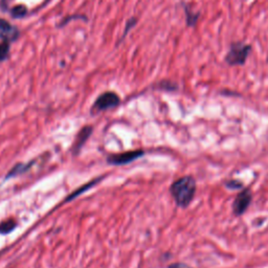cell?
Listing matches in <instances>:
<instances>
[{"label": "cell", "instance_id": "cell-1", "mask_svg": "<svg viewBox=\"0 0 268 268\" xmlns=\"http://www.w3.org/2000/svg\"><path fill=\"white\" fill-rule=\"evenodd\" d=\"M197 192V183L194 176L185 175L176 179L170 186V194L176 205L180 209H187L194 200Z\"/></svg>", "mask_w": 268, "mask_h": 268}, {"label": "cell", "instance_id": "cell-2", "mask_svg": "<svg viewBox=\"0 0 268 268\" xmlns=\"http://www.w3.org/2000/svg\"><path fill=\"white\" fill-rule=\"evenodd\" d=\"M253 46L243 41L231 42L224 61L229 66H244L249 55L252 54Z\"/></svg>", "mask_w": 268, "mask_h": 268}, {"label": "cell", "instance_id": "cell-3", "mask_svg": "<svg viewBox=\"0 0 268 268\" xmlns=\"http://www.w3.org/2000/svg\"><path fill=\"white\" fill-rule=\"evenodd\" d=\"M253 201V192L249 188H243L235 197L231 204V213L235 217H241L249 209Z\"/></svg>", "mask_w": 268, "mask_h": 268}, {"label": "cell", "instance_id": "cell-4", "mask_svg": "<svg viewBox=\"0 0 268 268\" xmlns=\"http://www.w3.org/2000/svg\"><path fill=\"white\" fill-rule=\"evenodd\" d=\"M120 104V98L115 91H106L102 93L99 98L94 101L91 107L92 114H99L102 111L114 109Z\"/></svg>", "mask_w": 268, "mask_h": 268}, {"label": "cell", "instance_id": "cell-5", "mask_svg": "<svg viewBox=\"0 0 268 268\" xmlns=\"http://www.w3.org/2000/svg\"><path fill=\"white\" fill-rule=\"evenodd\" d=\"M144 155H145V151L141 149L126 151V152L118 153V154H111L110 156L107 157V162L112 166H124L143 157Z\"/></svg>", "mask_w": 268, "mask_h": 268}, {"label": "cell", "instance_id": "cell-6", "mask_svg": "<svg viewBox=\"0 0 268 268\" xmlns=\"http://www.w3.org/2000/svg\"><path fill=\"white\" fill-rule=\"evenodd\" d=\"M20 37V31L13 27L7 20L0 18V39L10 41L11 43L18 40Z\"/></svg>", "mask_w": 268, "mask_h": 268}, {"label": "cell", "instance_id": "cell-7", "mask_svg": "<svg viewBox=\"0 0 268 268\" xmlns=\"http://www.w3.org/2000/svg\"><path fill=\"white\" fill-rule=\"evenodd\" d=\"M92 132H93L92 126H85L81 129L80 132L77 133V138H76L74 147H73L74 155H77L80 153V151L83 148V146L85 145L86 142L88 141V138L91 136Z\"/></svg>", "mask_w": 268, "mask_h": 268}, {"label": "cell", "instance_id": "cell-8", "mask_svg": "<svg viewBox=\"0 0 268 268\" xmlns=\"http://www.w3.org/2000/svg\"><path fill=\"white\" fill-rule=\"evenodd\" d=\"M181 5H183L184 12L186 15V23L188 28H195L196 24L198 23L200 19L201 13L200 12H195L191 5H189L186 2H181Z\"/></svg>", "mask_w": 268, "mask_h": 268}, {"label": "cell", "instance_id": "cell-9", "mask_svg": "<svg viewBox=\"0 0 268 268\" xmlns=\"http://www.w3.org/2000/svg\"><path fill=\"white\" fill-rule=\"evenodd\" d=\"M35 162H36V160H32L30 162H27V163H23V162H18L16 163V165L7 172V174L5 175V180L10 179V178H14V177H17V176H20L22 174H24V173H27L28 171H30L34 165Z\"/></svg>", "mask_w": 268, "mask_h": 268}, {"label": "cell", "instance_id": "cell-10", "mask_svg": "<svg viewBox=\"0 0 268 268\" xmlns=\"http://www.w3.org/2000/svg\"><path fill=\"white\" fill-rule=\"evenodd\" d=\"M104 178V176H101V177H99V178H96V179H93V180H91V181H89V183H87V184H85V185H83L82 187H80L79 189H77L76 190V191L74 192V193H72L71 195H69V196H67V198H66V199H65V202H68V201H72V200H74V199H76V198L77 197H79L80 195H82L83 193H85V192H87L88 191V190H90L91 188H93L94 186H96V185H98L99 183H101V180Z\"/></svg>", "mask_w": 268, "mask_h": 268}, {"label": "cell", "instance_id": "cell-11", "mask_svg": "<svg viewBox=\"0 0 268 268\" xmlns=\"http://www.w3.org/2000/svg\"><path fill=\"white\" fill-rule=\"evenodd\" d=\"M155 88L167 92H175L179 89V86L176 82H173L170 80H161L155 85Z\"/></svg>", "mask_w": 268, "mask_h": 268}, {"label": "cell", "instance_id": "cell-12", "mask_svg": "<svg viewBox=\"0 0 268 268\" xmlns=\"http://www.w3.org/2000/svg\"><path fill=\"white\" fill-rule=\"evenodd\" d=\"M17 226H18V224H17L16 220L14 219H7L2 221L0 223V234L1 235L11 234V232L14 231V230L17 228Z\"/></svg>", "mask_w": 268, "mask_h": 268}, {"label": "cell", "instance_id": "cell-13", "mask_svg": "<svg viewBox=\"0 0 268 268\" xmlns=\"http://www.w3.org/2000/svg\"><path fill=\"white\" fill-rule=\"evenodd\" d=\"M10 14L12 16V18L14 19H20V18H24L25 16H28L29 14V10L28 7L23 5V4H18L15 5L11 8Z\"/></svg>", "mask_w": 268, "mask_h": 268}, {"label": "cell", "instance_id": "cell-14", "mask_svg": "<svg viewBox=\"0 0 268 268\" xmlns=\"http://www.w3.org/2000/svg\"><path fill=\"white\" fill-rule=\"evenodd\" d=\"M10 49H11V42L2 40L0 43V62H4L5 60L10 56Z\"/></svg>", "mask_w": 268, "mask_h": 268}, {"label": "cell", "instance_id": "cell-15", "mask_svg": "<svg viewBox=\"0 0 268 268\" xmlns=\"http://www.w3.org/2000/svg\"><path fill=\"white\" fill-rule=\"evenodd\" d=\"M74 20H84V21H87L88 18L85 15H80V14L69 15V16H66L65 18L58 24V28H63V27H65V25H67L69 22L74 21Z\"/></svg>", "mask_w": 268, "mask_h": 268}, {"label": "cell", "instance_id": "cell-16", "mask_svg": "<svg viewBox=\"0 0 268 268\" xmlns=\"http://www.w3.org/2000/svg\"><path fill=\"white\" fill-rule=\"evenodd\" d=\"M224 187L230 191H238V190H242L244 188V184L239 179H229L224 183Z\"/></svg>", "mask_w": 268, "mask_h": 268}, {"label": "cell", "instance_id": "cell-17", "mask_svg": "<svg viewBox=\"0 0 268 268\" xmlns=\"http://www.w3.org/2000/svg\"><path fill=\"white\" fill-rule=\"evenodd\" d=\"M137 21H138V20H137V18H135V17H132V18H130V19H129V20L127 21V23H126V25H125V30H124V33H123V36L120 37V39L118 40L117 45L119 44V43H122V41L128 36L129 32H130V31L135 27L136 23H137Z\"/></svg>", "mask_w": 268, "mask_h": 268}, {"label": "cell", "instance_id": "cell-18", "mask_svg": "<svg viewBox=\"0 0 268 268\" xmlns=\"http://www.w3.org/2000/svg\"><path fill=\"white\" fill-rule=\"evenodd\" d=\"M167 268H194L192 266H190L186 263H181V262H176V263H172L168 265Z\"/></svg>", "mask_w": 268, "mask_h": 268}, {"label": "cell", "instance_id": "cell-19", "mask_svg": "<svg viewBox=\"0 0 268 268\" xmlns=\"http://www.w3.org/2000/svg\"><path fill=\"white\" fill-rule=\"evenodd\" d=\"M221 96H226V97H241L240 93H237L236 91H230V90H222L220 91Z\"/></svg>", "mask_w": 268, "mask_h": 268}]
</instances>
